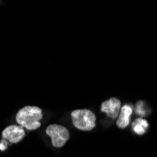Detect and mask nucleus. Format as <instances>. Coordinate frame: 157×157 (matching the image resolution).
Returning a JSON list of instances; mask_svg holds the SVG:
<instances>
[{
  "label": "nucleus",
  "instance_id": "423d86ee",
  "mask_svg": "<svg viewBox=\"0 0 157 157\" xmlns=\"http://www.w3.org/2000/svg\"><path fill=\"white\" fill-rule=\"evenodd\" d=\"M133 114V108L125 105L122 107H121V113L119 114L118 121H117V125L121 129H124L128 126V124L130 123V119Z\"/></svg>",
  "mask_w": 157,
  "mask_h": 157
},
{
  "label": "nucleus",
  "instance_id": "f257e3e1",
  "mask_svg": "<svg viewBox=\"0 0 157 157\" xmlns=\"http://www.w3.org/2000/svg\"><path fill=\"white\" fill-rule=\"evenodd\" d=\"M42 119V111L38 106L27 105L21 108L16 114V122L23 128L33 131L40 127V120Z\"/></svg>",
  "mask_w": 157,
  "mask_h": 157
},
{
  "label": "nucleus",
  "instance_id": "39448f33",
  "mask_svg": "<svg viewBox=\"0 0 157 157\" xmlns=\"http://www.w3.org/2000/svg\"><path fill=\"white\" fill-rule=\"evenodd\" d=\"M121 101L117 98H111L107 101H105L101 105V111L105 113L111 119H116L119 117L121 111Z\"/></svg>",
  "mask_w": 157,
  "mask_h": 157
},
{
  "label": "nucleus",
  "instance_id": "7ed1b4c3",
  "mask_svg": "<svg viewBox=\"0 0 157 157\" xmlns=\"http://www.w3.org/2000/svg\"><path fill=\"white\" fill-rule=\"evenodd\" d=\"M46 135L51 137L52 145L62 148L70 138V133L66 127L60 124H51L46 128Z\"/></svg>",
  "mask_w": 157,
  "mask_h": 157
},
{
  "label": "nucleus",
  "instance_id": "6e6552de",
  "mask_svg": "<svg viewBox=\"0 0 157 157\" xmlns=\"http://www.w3.org/2000/svg\"><path fill=\"white\" fill-rule=\"evenodd\" d=\"M143 106H144L143 102H138V103H137V105H136V109L137 115H139V116H145V115H146V113H145V111H144V109H143Z\"/></svg>",
  "mask_w": 157,
  "mask_h": 157
},
{
  "label": "nucleus",
  "instance_id": "0eeeda50",
  "mask_svg": "<svg viewBox=\"0 0 157 157\" xmlns=\"http://www.w3.org/2000/svg\"><path fill=\"white\" fill-rule=\"evenodd\" d=\"M149 128L148 121L143 118H138L136 119L133 123V129L134 132L138 136H143L147 133V130Z\"/></svg>",
  "mask_w": 157,
  "mask_h": 157
},
{
  "label": "nucleus",
  "instance_id": "20e7f679",
  "mask_svg": "<svg viewBox=\"0 0 157 157\" xmlns=\"http://www.w3.org/2000/svg\"><path fill=\"white\" fill-rule=\"evenodd\" d=\"M25 133L24 128L20 125H10L6 127L2 132L3 139L10 142L12 144L19 143L25 137Z\"/></svg>",
  "mask_w": 157,
  "mask_h": 157
},
{
  "label": "nucleus",
  "instance_id": "f03ea898",
  "mask_svg": "<svg viewBox=\"0 0 157 157\" xmlns=\"http://www.w3.org/2000/svg\"><path fill=\"white\" fill-rule=\"evenodd\" d=\"M71 116L75 127L79 130L91 131L96 126V116L90 109L74 110Z\"/></svg>",
  "mask_w": 157,
  "mask_h": 157
},
{
  "label": "nucleus",
  "instance_id": "1a4fd4ad",
  "mask_svg": "<svg viewBox=\"0 0 157 157\" xmlns=\"http://www.w3.org/2000/svg\"><path fill=\"white\" fill-rule=\"evenodd\" d=\"M7 148H8V141L5 139H2V141L0 142V150L5 151Z\"/></svg>",
  "mask_w": 157,
  "mask_h": 157
}]
</instances>
